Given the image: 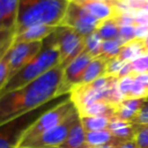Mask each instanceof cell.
Returning <instances> with one entry per match:
<instances>
[{
	"mask_svg": "<svg viewBox=\"0 0 148 148\" xmlns=\"http://www.w3.org/2000/svg\"><path fill=\"white\" fill-rule=\"evenodd\" d=\"M119 148H138V146L136 145L134 140H131V141H127V142L123 143Z\"/></svg>",
	"mask_w": 148,
	"mask_h": 148,
	"instance_id": "d590c367",
	"label": "cell"
},
{
	"mask_svg": "<svg viewBox=\"0 0 148 148\" xmlns=\"http://www.w3.org/2000/svg\"><path fill=\"white\" fill-rule=\"evenodd\" d=\"M43 41L14 42L7 51L10 66V79L32 60L42 49ZM9 79V80H10Z\"/></svg>",
	"mask_w": 148,
	"mask_h": 148,
	"instance_id": "8fae6325",
	"label": "cell"
},
{
	"mask_svg": "<svg viewBox=\"0 0 148 148\" xmlns=\"http://www.w3.org/2000/svg\"><path fill=\"white\" fill-rule=\"evenodd\" d=\"M134 81H135L134 76H128L119 80V83H118L119 91L122 94L124 99H128L129 96H130L131 90H132L133 84H134Z\"/></svg>",
	"mask_w": 148,
	"mask_h": 148,
	"instance_id": "f546056e",
	"label": "cell"
},
{
	"mask_svg": "<svg viewBox=\"0 0 148 148\" xmlns=\"http://www.w3.org/2000/svg\"><path fill=\"white\" fill-rule=\"evenodd\" d=\"M103 39L95 30L85 37V51L92 56L93 58H97L102 55V45H103Z\"/></svg>",
	"mask_w": 148,
	"mask_h": 148,
	"instance_id": "cb8c5ba5",
	"label": "cell"
},
{
	"mask_svg": "<svg viewBox=\"0 0 148 148\" xmlns=\"http://www.w3.org/2000/svg\"><path fill=\"white\" fill-rule=\"evenodd\" d=\"M79 4L96 17L100 22L109 18L117 17L120 14L114 0H71Z\"/></svg>",
	"mask_w": 148,
	"mask_h": 148,
	"instance_id": "7c38bea8",
	"label": "cell"
},
{
	"mask_svg": "<svg viewBox=\"0 0 148 148\" xmlns=\"http://www.w3.org/2000/svg\"><path fill=\"white\" fill-rule=\"evenodd\" d=\"M144 43H145V47H146L147 51H148V37H147V38H145V39H144Z\"/></svg>",
	"mask_w": 148,
	"mask_h": 148,
	"instance_id": "74e56055",
	"label": "cell"
},
{
	"mask_svg": "<svg viewBox=\"0 0 148 148\" xmlns=\"http://www.w3.org/2000/svg\"><path fill=\"white\" fill-rule=\"evenodd\" d=\"M145 100L146 99H124L116 106L114 117L133 124V120L136 117Z\"/></svg>",
	"mask_w": 148,
	"mask_h": 148,
	"instance_id": "9a60e30c",
	"label": "cell"
},
{
	"mask_svg": "<svg viewBox=\"0 0 148 148\" xmlns=\"http://www.w3.org/2000/svg\"><path fill=\"white\" fill-rule=\"evenodd\" d=\"M70 0H19L14 34L32 25L60 26Z\"/></svg>",
	"mask_w": 148,
	"mask_h": 148,
	"instance_id": "7a4b0ae2",
	"label": "cell"
},
{
	"mask_svg": "<svg viewBox=\"0 0 148 148\" xmlns=\"http://www.w3.org/2000/svg\"><path fill=\"white\" fill-rule=\"evenodd\" d=\"M86 143L88 148H95L105 145H121L125 143L123 140L116 138L108 129L100 131L86 132Z\"/></svg>",
	"mask_w": 148,
	"mask_h": 148,
	"instance_id": "e0dca14e",
	"label": "cell"
},
{
	"mask_svg": "<svg viewBox=\"0 0 148 148\" xmlns=\"http://www.w3.org/2000/svg\"><path fill=\"white\" fill-rule=\"evenodd\" d=\"M147 55H148V53H147Z\"/></svg>",
	"mask_w": 148,
	"mask_h": 148,
	"instance_id": "60d3db41",
	"label": "cell"
},
{
	"mask_svg": "<svg viewBox=\"0 0 148 148\" xmlns=\"http://www.w3.org/2000/svg\"><path fill=\"white\" fill-rule=\"evenodd\" d=\"M14 40V32H0V60L5 56Z\"/></svg>",
	"mask_w": 148,
	"mask_h": 148,
	"instance_id": "f1b7e54d",
	"label": "cell"
},
{
	"mask_svg": "<svg viewBox=\"0 0 148 148\" xmlns=\"http://www.w3.org/2000/svg\"><path fill=\"white\" fill-rule=\"evenodd\" d=\"M51 37L59 49L60 66L62 69L85 51V37L69 26H58Z\"/></svg>",
	"mask_w": 148,
	"mask_h": 148,
	"instance_id": "52a82bcc",
	"label": "cell"
},
{
	"mask_svg": "<svg viewBox=\"0 0 148 148\" xmlns=\"http://www.w3.org/2000/svg\"><path fill=\"white\" fill-rule=\"evenodd\" d=\"M148 53L146 47H145L144 40L134 38L123 45L121 51L117 58H119L123 62H132L137 58Z\"/></svg>",
	"mask_w": 148,
	"mask_h": 148,
	"instance_id": "ffe728a7",
	"label": "cell"
},
{
	"mask_svg": "<svg viewBox=\"0 0 148 148\" xmlns=\"http://www.w3.org/2000/svg\"><path fill=\"white\" fill-rule=\"evenodd\" d=\"M116 106L101 100L91 104L79 112L80 117H107L113 118L115 116Z\"/></svg>",
	"mask_w": 148,
	"mask_h": 148,
	"instance_id": "ac0fdd59",
	"label": "cell"
},
{
	"mask_svg": "<svg viewBox=\"0 0 148 148\" xmlns=\"http://www.w3.org/2000/svg\"><path fill=\"white\" fill-rule=\"evenodd\" d=\"M76 110L77 108L75 107L74 103L71 101L69 96L68 99L49 109L31 125L27 131L24 133L18 148H21L29 141L60 125Z\"/></svg>",
	"mask_w": 148,
	"mask_h": 148,
	"instance_id": "8992f818",
	"label": "cell"
},
{
	"mask_svg": "<svg viewBox=\"0 0 148 148\" xmlns=\"http://www.w3.org/2000/svg\"><path fill=\"white\" fill-rule=\"evenodd\" d=\"M62 76L64 69L59 64L26 86L1 96L0 125L58 98Z\"/></svg>",
	"mask_w": 148,
	"mask_h": 148,
	"instance_id": "6da1fadb",
	"label": "cell"
},
{
	"mask_svg": "<svg viewBox=\"0 0 148 148\" xmlns=\"http://www.w3.org/2000/svg\"><path fill=\"white\" fill-rule=\"evenodd\" d=\"M135 24L148 26V10H138L135 12Z\"/></svg>",
	"mask_w": 148,
	"mask_h": 148,
	"instance_id": "836d02e7",
	"label": "cell"
},
{
	"mask_svg": "<svg viewBox=\"0 0 148 148\" xmlns=\"http://www.w3.org/2000/svg\"><path fill=\"white\" fill-rule=\"evenodd\" d=\"M119 79L113 76H104L90 84L79 85L70 93V99L78 111L97 101H104L116 106L124 100L119 91Z\"/></svg>",
	"mask_w": 148,
	"mask_h": 148,
	"instance_id": "277c9868",
	"label": "cell"
},
{
	"mask_svg": "<svg viewBox=\"0 0 148 148\" xmlns=\"http://www.w3.org/2000/svg\"><path fill=\"white\" fill-rule=\"evenodd\" d=\"M93 59L90 53L84 51L64 69V76L58 92V97L69 95L73 89L81 85L85 72Z\"/></svg>",
	"mask_w": 148,
	"mask_h": 148,
	"instance_id": "30bf717a",
	"label": "cell"
},
{
	"mask_svg": "<svg viewBox=\"0 0 148 148\" xmlns=\"http://www.w3.org/2000/svg\"><path fill=\"white\" fill-rule=\"evenodd\" d=\"M109 60L104 58L103 56H99L97 58H94L92 62L87 68L86 72L83 77V80L81 85L84 84H90L94 82L97 79L101 77L106 76V70H107V64Z\"/></svg>",
	"mask_w": 148,
	"mask_h": 148,
	"instance_id": "d6986e66",
	"label": "cell"
},
{
	"mask_svg": "<svg viewBox=\"0 0 148 148\" xmlns=\"http://www.w3.org/2000/svg\"><path fill=\"white\" fill-rule=\"evenodd\" d=\"M136 125V134L134 141L138 148H148V124Z\"/></svg>",
	"mask_w": 148,
	"mask_h": 148,
	"instance_id": "484cf974",
	"label": "cell"
},
{
	"mask_svg": "<svg viewBox=\"0 0 148 148\" xmlns=\"http://www.w3.org/2000/svg\"><path fill=\"white\" fill-rule=\"evenodd\" d=\"M119 145H105V146H100V147H95V148H119Z\"/></svg>",
	"mask_w": 148,
	"mask_h": 148,
	"instance_id": "8d00e7d4",
	"label": "cell"
},
{
	"mask_svg": "<svg viewBox=\"0 0 148 148\" xmlns=\"http://www.w3.org/2000/svg\"><path fill=\"white\" fill-rule=\"evenodd\" d=\"M96 30L103 40H110V39H115L119 37L120 25H119L116 17L109 18V19L100 22L99 26Z\"/></svg>",
	"mask_w": 148,
	"mask_h": 148,
	"instance_id": "7402d4cb",
	"label": "cell"
},
{
	"mask_svg": "<svg viewBox=\"0 0 148 148\" xmlns=\"http://www.w3.org/2000/svg\"><path fill=\"white\" fill-rule=\"evenodd\" d=\"M123 45H125L124 41L117 37L115 39H110V40H104L102 45V55L107 60H112L114 58H117L121 51Z\"/></svg>",
	"mask_w": 148,
	"mask_h": 148,
	"instance_id": "d4e9b609",
	"label": "cell"
},
{
	"mask_svg": "<svg viewBox=\"0 0 148 148\" xmlns=\"http://www.w3.org/2000/svg\"><path fill=\"white\" fill-rule=\"evenodd\" d=\"M42 148H62V147H42Z\"/></svg>",
	"mask_w": 148,
	"mask_h": 148,
	"instance_id": "f35d334b",
	"label": "cell"
},
{
	"mask_svg": "<svg viewBox=\"0 0 148 148\" xmlns=\"http://www.w3.org/2000/svg\"><path fill=\"white\" fill-rule=\"evenodd\" d=\"M119 37L124 41V43L135 38V25H123L120 27Z\"/></svg>",
	"mask_w": 148,
	"mask_h": 148,
	"instance_id": "d6a6232c",
	"label": "cell"
},
{
	"mask_svg": "<svg viewBox=\"0 0 148 148\" xmlns=\"http://www.w3.org/2000/svg\"><path fill=\"white\" fill-rule=\"evenodd\" d=\"M146 100H148V97H147V99H146Z\"/></svg>",
	"mask_w": 148,
	"mask_h": 148,
	"instance_id": "ab89813d",
	"label": "cell"
},
{
	"mask_svg": "<svg viewBox=\"0 0 148 148\" xmlns=\"http://www.w3.org/2000/svg\"><path fill=\"white\" fill-rule=\"evenodd\" d=\"M133 69V74L136 77L137 75L145 74L148 73V55H143L141 57L137 58L131 62Z\"/></svg>",
	"mask_w": 148,
	"mask_h": 148,
	"instance_id": "83f0119b",
	"label": "cell"
},
{
	"mask_svg": "<svg viewBox=\"0 0 148 148\" xmlns=\"http://www.w3.org/2000/svg\"><path fill=\"white\" fill-rule=\"evenodd\" d=\"M57 29L56 26L51 25H32L14 34V42H35L43 41L51 36Z\"/></svg>",
	"mask_w": 148,
	"mask_h": 148,
	"instance_id": "5bb4252c",
	"label": "cell"
},
{
	"mask_svg": "<svg viewBox=\"0 0 148 148\" xmlns=\"http://www.w3.org/2000/svg\"><path fill=\"white\" fill-rule=\"evenodd\" d=\"M125 62H123V60H121L119 58H114V59H112V60H109V62H108V64H107L106 76L117 77V75L121 71V69L123 68Z\"/></svg>",
	"mask_w": 148,
	"mask_h": 148,
	"instance_id": "4dcf8cb0",
	"label": "cell"
},
{
	"mask_svg": "<svg viewBox=\"0 0 148 148\" xmlns=\"http://www.w3.org/2000/svg\"><path fill=\"white\" fill-rule=\"evenodd\" d=\"M133 124L145 125L148 124V100H145L142 107L137 113L136 117L133 120Z\"/></svg>",
	"mask_w": 148,
	"mask_h": 148,
	"instance_id": "1f68e13d",
	"label": "cell"
},
{
	"mask_svg": "<svg viewBox=\"0 0 148 148\" xmlns=\"http://www.w3.org/2000/svg\"><path fill=\"white\" fill-rule=\"evenodd\" d=\"M62 148H88L86 143V131L81 123V119L73 126L70 134Z\"/></svg>",
	"mask_w": 148,
	"mask_h": 148,
	"instance_id": "44dd1931",
	"label": "cell"
},
{
	"mask_svg": "<svg viewBox=\"0 0 148 148\" xmlns=\"http://www.w3.org/2000/svg\"><path fill=\"white\" fill-rule=\"evenodd\" d=\"M62 97L56 98L37 109L0 125V148H18L27 129L47 110L66 100L60 99Z\"/></svg>",
	"mask_w": 148,
	"mask_h": 148,
	"instance_id": "5b68a950",
	"label": "cell"
},
{
	"mask_svg": "<svg viewBox=\"0 0 148 148\" xmlns=\"http://www.w3.org/2000/svg\"><path fill=\"white\" fill-rule=\"evenodd\" d=\"M10 79V66L7 53L0 60V91L5 87Z\"/></svg>",
	"mask_w": 148,
	"mask_h": 148,
	"instance_id": "4316f807",
	"label": "cell"
},
{
	"mask_svg": "<svg viewBox=\"0 0 148 148\" xmlns=\"http://www.w3.org/2000/svg\"><path fill=\"white\" fill-rule=\"evenodd\" d=\"M148 37V26L136 25L135 26V38L144 40Z\"/></svg>",
	"mask_w": 148,
	"mask_h": 148,
	"instance_id": "e575fe53",
	"label": "cell"
},
{
	"mask_svg": "<svg viewBox=\"0 0 148 148\" xmlns=\"http://www.w3.org/2000/svg\"><path fill=\"white\" fill-rule=\"evenodd\" d=\"M100 21L79 4L71 1L66 15L60 25H66L75 29L82 36L86 37L98 28Z\"/></svg>",
	"mask_w": 148,
	"mask_h": 148,
	"instance_id": "9c48e42d",
	"label": "cell"
},
{
	"mask_svg": "<svg viewBox=\"0 0 148 148\" xmlns=\"http://www.w3.org/2000/svg\"><path fill=\"white\" fill-rule=\"evenodd\" d=\"M79 119H80V115L78 110H76L60 125L29 141L21 148L60 147L66 140L73 126L76 124Z\"/></svg>",
	"mask_w": 148,
	"mask_h": 148,
	"instance_id": "ba28073f",
	"label": "cell"
},
{
	"mask_svg": "<svg viewBox=\"0 0 148 148\" xmlns=\"http://www.w3.org/2000/svg\"><path fill=\"white\" fill-rule=\"evenodd\" d=\"M60 64V51L51 36L43 40L42 49L25 66L16 73L0 91V97L22 88Z\"/></svg>",
	"mask_w": 148,
	"mask_h": 148,
	"instance_id": "3957f363",
	"label": "cell"
},
{
	"mask_svg": "<svg viewBox=\"0 0 148 148\" xmlns=\"http://www.w3.org/2000/svg\"><path fill=\"white\" fill-rule=\"evenodd\" d=\"M108 130L116 138L127 142V141L134 140L135 134H136V125L127 122V121L121 120L117 117H113L111 118Z\"/></svg>",
	"mask_w": 148,
	"mask_h": 148,
	"instance_id": "2e32d148",
	"label": "cell"
},
{
	"mask_svg": "<svg viewBox=\"0 0 148 148\" xmlns=\"http://www.w3.org/2000/svg\"><path fill=\"white\" fill-rule=\"evenodd\" d=\"M19 0H0V32H14Z\"/></svg>",
	"mask_w": 148,
	"mask_h": 148,
	"instance_id": "4fadbf2b",
	"label": "cell"
},
{
	"mask_svg": "<svg viewBox=\"0 0 148 148\" xmlns=\"http://www.w3.org/2000/svg\"><path fill=\"white\" fill-rule=\"evenodd\" d=\"M81 123L86 132L108 129L111 118L107 117H80Z\"/></svg>",
	"mask_w": 148,
	"mask_h": 148,
	"instance_id": "603a6c76",
	"label": "cell"
}]
</instances>
